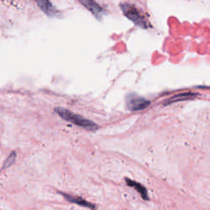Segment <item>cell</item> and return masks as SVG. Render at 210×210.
<instances>
[{"label": "cell", "mask_w": 210, "mask_h": 210, "mask_svg": "<svg viewBox=\"0 0 210 210\" xmlns=\"http://www.w3.org/2000/svg\"><path fill=\"white\" fill-rule=\"evenodd\" d=\"M77 1L85 8L88 9L97 19H100L102 16L104 15V9L95 0H77Z\"/></svg>", "instance_id": "cell-4"}, {"label": "cell", "mask_w": 210, "mask_h": 210, "mask_svg": "<svg viewBox=\"0 0 210 210\" xmlns=\"http://www.w3.org/2000/svg\"><path fill=\"white\" fill-rule=\"evenodd\" d=\"M120 7H121L124 15L128 19H130L134 24L136 25L137 27H141L143 29L148 28L149 25L147 20L134 5L128 4V3H122L120 5Z\"/></svg>", "instance_id": "cell-2"}, {"label": "cell", "mask_w": 210, "mask_h": 210, "mask_svg": "<svg viewBox=\"0 0 210 210\" xmlns=\"http://www.w3.org/2000/svg\"><path fill=\"white\" fill-rule=\"evenodd\" d=\"M55 112L58 113L62 119L66 120L67 122L75 124L76 126H81L83 128L89 130H95L99 128L97 124L94 122H91L90 120L85 118L80 115H77L76 113H72L67 109H62V108H56Z\"/></svg>", "instance_id": "cell-1"}, {"label": "cell", "mask_w": 210, "mask_h": 210, "mask_svg": "<svg viewBox=\"0 0 210 210\" xmlns=\"http://www.w3.org/2000/svg\"><path fill=\"white\" fill-rule=\"evenodd\" d=\"M126 182L128 186H131V187H134L135 190H137L138 192L140 194L141 197L145 200H149V196H148V192H147V190L145 189L144 186H143L141 184L138 183L136 181H133V180H130L128 178H126Z\"/></svg>", "instance_id": "cell-7"}, {"label": "cell", "mask_w": 210, "mask_h": 210, "mask_svg": "<svg viewBox=\"0 0 210 210\" xmlns=\"http://www.w3.org/2000/svg\"><path fill=\"white\" fill-rule=\"evenodd\" d=\"M36 3L41 10L49 17H56L58 15V11L49 0H36Z\"/></svg>", "instance_id": "cell-5"}, {"label": "cell", "mask_w": 210, "mask_h": 210, "mask_svg": "<svg viewBox=\"0 0 210 210\" xmlns=\"http://www.w3.org/2000/svg\"><path fill=\"white\" fill-rule=\"evenodd\" d=\"M15 159H16V153L12 152L11 154L9 155V157L6 159V161H5L4 164H3V167H2V169H4V168H7V167L11 166L12 164L14 163V161H15Z\"/></svg>", "instance_id": "cell-9"}, {"label": "cell", "mask_w": 210, "mask_h": 210, "mask_svg": "<svg viewBox=\"0 0 210 210\" xmlns=\"http://www.w3.org/2000/svg\"><path fill=\"white\" fill-rule=\"evenodd\" d=\"M62 195H63V197H64L65 199H66L68 202L76 203V204H79V205L86 207V208H93V209H95V208L94 204H92V203H90V202L86 201V200H85L84 199H82V198H81V197H74V196H71V195H66V194H64V193H62Z\"/></svg>", "instance_id": "cell-6"}, {"label": "cell", "mask_w": 210, "mask_h": 210, "mask_svg": "<svg viewBox=\"0 0 210 210\" xmlns=\"http://www.w3.org/2000/svg\"><path fill=\"white\" fill-rule=\"evenodd\" d=\"M196 94L194 93H183L180 94V95H174L173 97L170 98L169 100H166L165 101V104H173V103H176V102L191 100V99H194V98L196 97Z\"/></svg>", "instance_id": "cell-8"}, {"label": "cell", "mask_w": 210, "mask_h": 210, "mask_svg": "<svg viewBox=\"0 0 210 210\" xmlns=\"http://www.w3.org/2000/svg\"><path fill=\"white\" fill-rule=\"evenodd\" d=\"M150 102L149 100L136 95L131 94L126 97V106L131 111L141 110L147 108Z\"/></svg>", "instance_id": "cell-3"}]
</instances>
